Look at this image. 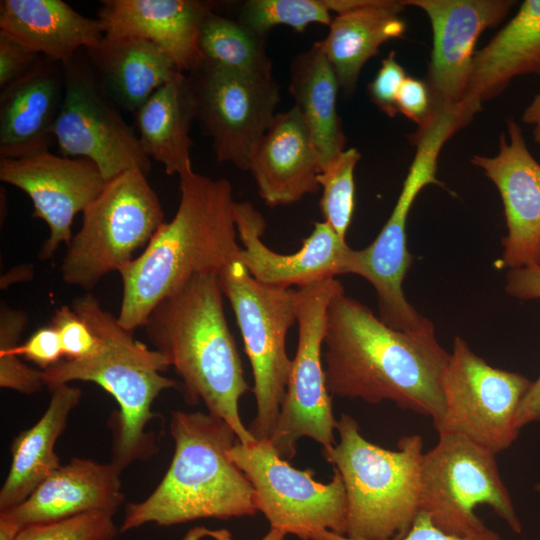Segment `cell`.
<instances>
[{"label":"cell","mask_w":540,"mask_h":540,"mask_svg":"<svg viewBox=\"0 0 540 540\" xmlns=\"http://www.w3.org/2000/svg\"><path fill=\"white\" fill-rule=\"evenodd\" d=\"M323 348L331 396L389 400L433 424L442 418L441 381L450 353L436 339L431 320L417 330H396L341 292L327 308Z\"/></svg>","instance_id":"obj_1"},{"label":"cell","mask_w":540,"mask_h":540,"mask_svg":"<svg viewBox=\"0 0 540 540\" xmlns=\"http://www.w3.org/2000/svg\"><path fill=\"white\" fill-rule=\"evenodd\" d=\"M179 189L174 217L119 271L123 293L117 319L127 330L143 327L153 308L194 276L219 275L241 250L227 179L192 171L180 177Z\"/></svg>","instance_id":"obj_2"},{"label":"cell","mask_w":540,"mask_h":540,"mask_svg":"<svg viewBox=\"0 0 540 540\" xmlns=\"http://www.w3.org/2000/svg\"><path fill=\"white\" fill-rule=\"evenodd\" d=\"M222 297L218 274L196 275L162 299L143 327L154 349L182 379L186 400L202 401L208 413L230 425L239 442L249 444L256 439L239 412L249 385Z\"/></svg>","instance_id":"obj_3"},{"label":"cell","mask_w":540,"mask_h":540,"mask_svg":"<svg viewBox=\"0 0 540 540\" xmlns=\"http://www.w3.org/2000/svg\"><path fill=\"white\" fill-rule=\"evenodd\" d=\"M170 433L175 448L166 474L145 500L126 505L120 531L258 512L251 483L230 458L238 439L228 423L210 413L174 411Z\"/></svg>","instance_id":"obj_4"},{"label":"cell","mask_w":540,"mask_h":540,"mask_svg":"<svg viewBox=\"0 0 540 540\" xmlns=\"http://www.w3.org/2000/svg\"><path fill=\"white\" fill-rule=\"evenodd\" d=\"M72 308L103 340V346L92 358L64 359L42 370L43 383L52 390L72 381L93 382L116 400L120 409L112 462L124 469L151 454L154 439L145 431L155 418L152 403L163 390L176 387L177 382L161 374L170 367L167 359L135 339L133 331L122 327L93 294L77 297Z\"/></svg>","instance_id":"obj_5"},{"label":"cell","mask_w":540,"mask_h":540,"mask_svg":"<svg viewBox=\"0 0 540 540\" xmlns=\"http://www.w3.org/2000/svg\"><path fill=\"white\" fill-rule=\"evenodd\" d=\"M336 431L339 441L322 454L344 484L345 535L364 540L405 536L420 512L422 437L404 436L397 450H389L368 441L348 414H341Z\"/></svg>","instance_id":"obj_6"},{"label":"cell","mask_w":540,"mask_h":540,"mask_svg":"<svg viewBox=\"0 0 540 540\" xmlns=\"http://www.w3.org/2000/svg\"><path fill=\"white\" fill-rule=\"evenodd\" d=\"M82 213V225L67 246L60 272L66 284L84 290L130 263L165 222L157 193L137 169L106 182Z\"/></svg>","instance_id":"obj_7"},{"label":"cell","mask_w":540,"mask_h":540,"mask_svg":"<svg viewBox=\"0 0 540 540\" xmlns=\"http://www.w3.org/2000/svg\"><path fill=\"white\" fill-rule=\"evenodd\" d=\"M461 129L457 115L441 112L429 127L408 136L416 150L394 208L375 240L351 255L348 273L363 277L374 287L379 318L396 330H417L429 320L407 301L402 289L412 262L407 248V220L421 190L430 184L442 185L436 177L440 152Z\"/></svg>","instance_id":"obj_8"},{"label":"cell","mask_w":540,"mask_h":540,"mask_svg":"<svg viewBox=\"0 0 540 540\" xmlns=\"http://www.w3.org/2000/svg\"><path fill=\"white\" fill-rule=\"evenodd\" d=\"M219 283L231 304L252 368L256 415L248 430L256 440L270 439L292 368L286 337L297 323L298 290L263 285L238 261L219 273Z\"/></svg>","instance_id":"obj_9"},{"label":"cell","mask_w":540,"mask_h":540,"mask_svg":"<svg viewBox=\"0 0 540 540\" xmlns=\"http://www.w3.org/2000/svg\"><path fill=\"white\" fill-rule=\"evenodd\" d=\"M438 435L422 459L420 511L445 533L469 537L489 529L474 512L477 505H487L520 534L522 524L500 476L496 453L458 434Z\"/></svg>","instance_id":"obj_10"},{"label":"cell","mask_w":540,"mask_h":540,"mask_svg":"<svg viewBox=\"0 0 540 540\" xmlns=\"http://www.w3.org/2000/svg\"><path fill=\"white\" fill-rule=\"evenodd\" d=\"M229 455L251 483L257 511L270 529L301 540L318 530L346 534V492L336 469L330 482L321 483L312 470L297 469L281 458L270 439L237 441Z\"/></svg>","instance_id":"obj_11"},{"label":"cell","mask_w":540,"mask_h":540,"mask_svg":"<svg viewBox=\"0 0 540 540\" xmlns=\"http://www.w3.org/2000/svg\"><path fill=\"white\" fill-rule=\"evenodd\" d=\"M298 344L270 441L287 461L296 454L297 442L308 437L323 449L337 442L332 396L326 387L322 349L327 308L331 299L344 292L336 278L298 288Z\"/></svg>","instance_id":"obj_12"},{"label":"cell","mask_w":540,"mask_h":540,"mask_svg":"<svg viewBox=\"0 0 540 540\" xmlns=\"http://www.w3.org/2000/svg\"><path fill=\"white\" fill-rule=\"evenodd\" d=\"M531 384L522 374L491 366L456 336L441 381L444 414L434 428L438 434L464 436L497 454L519 435L516 415Z\"/></svg>","instance_id":"obj_13"},{"label":"cell","mask_w":540,"mask_h":540,"mask_svg":"<svg viewBox=\"0 0 540 540\" xmlns=\"http://www.w3.org/2000/svg\"><path fill=\"white\" fill-rule=\"evenodd\" d=\"M62 65L64 96L52 131L61 155L90 160L106 182L133 169L148 175L150 158L90 62L76 55Z\"/></svg>","instance_id":"obj_14"},{"label":"cell","mask_w":540,"mask_h":540,"mask_svg":"<svg viewBox=\"0 0 540 540\" xmlns=\"http://www.w3.org/2000/svg\"><path fill=\"white\" fill-rule=\"evenodd\" d=\"M196 121L220 163L248 171L252 153L270 127L280 92L272 76L231 71L202 60L189 72Z\"/></svg>","instance_id":"obj_15"},{"label":"cell","mask_w":540,"mask_h":540,"mask_svg":"<svg viewBox=\"0 0 540 540\" xmlns=\"http://www.w3.org/2000/svg\"><path fill=\"white\" fill-rule=\"evenodd\" d=\"M0 180L24 191L32 200L33 217L49 227L38 258L51 259L61 243L70 244L74 217L102 192L106 181L85 158L55 155L48 149L19 158H0Z\"/></svg>","instance_id":"obj_16"},{"label":"cell","mask_w":540,"mask_h":540,"mask_svg":"<svg viewBox=\"0 0 540 540\" xmlns=\"http://www.w3.org/2000/svg\"><path fill=\"white\" fill-rule=\"evenodd\" d=\"M429 18L432 49L426 82L436 110L461 106L470 82L475 46L481 34L499 25L516 1L401 0Z\"/></svg>","instance_id":"obj_17"},{"label":"cell","mask_w":540,"mask_h":540,"mask_svg":"<svg viewBox=\"0 0 540 540\" xmlns=\"http://www.w3.org/2000/svg\"><path fill=\"white\" fill-rule=\"evenodd\" d=\"M507 132L508 139L500 134L496 155H473L471 163L499 191L508 229L500 263L512 270L540 266V163L513 118L507 119Z\"/></svg>","instance_id":"obj_18"},{"label":"cell","mask_w":540,"mask_h":540,"mask_svg":"<svg viewBox=\"0 0 540 540\" xmlns=\"http://www.w3.org/2000/svg\"><path fill=\"white\" fill-rule=\"evenodd\" d=\"M234 218L242 247L236 261L259 283L276 288H303L347 274L353 249L324 220L314 222L302 247L290 254L271 250L261 240L263 215L250 202H235Z\"/></svg>","instance_id":"obj_19"},{"label":"cell","mask_w":540,"mask_h":540,"mask_svg":"<svg viewBox=\"0 0 540 540\" xmlns=\"http://www.w3.org/2000/svg\"><path fill=\"white\" fill-rule=\"evenodd\" d=\"M211 6L197 0H102L104 37L147 40L168 54L181 72L201 63L198 39Z\"/></svg>","instance_id":"obj_20"},{"label":"cell","mask_w":540,"mask_h":540,"mask_svg":"<svg viewBox=\"0 0 540 540\" xmlns=\"http://www.w3.org/2000/svg\"><path fill=\"white\" fill-rule=\"evenodd\" d=\"M119 466L73 458L47 477L21 504L0 511L21 529L104 511L115 514L125 500Z\"/></svg>","instance_id":"obj_21"},{"label":"cell","mask_w":540,"mask_h":540,"mask_svg":"<svg viewBox=\"0 0 540 540\" xmlns=\"http://www.w3.org/2000/svg\"><path fill=\"white\" fill-rule=\"evenodd\" d=\"M248 171L269 206L296 203L320 188L313 138L294 105L275 115L252 153Z\"/></svg>","instance_id":"obj_22"},{"label":"cell","mask_w":540,"mask_h":540,"mask_svg":"<svg viewBox=\"0 0 540 540\" xmlns=\"http://www.w3.org/2000/svg\"><path fill=\"white\" fill-rule=\"evenodd\" d=\"M63 65L45 56L0 92V158L48 149L64 96Z\"/></svg>","instance_id":"obj_23"},{"label":"cell","mask_w":540,"mask_h":540,"mask_svg":"<svg viewBox=\"0 0 540 540\" xmlns=\"http://www.w3.org/2000/svg\"><path fill=\"white\" fill-rule=\"evenodd\" d=\"M524 75L540 77V0L523 1L512 19L475 52L461 107L474 117L483 103Z\"/></svg>","instance_id":"obj_24"},{"label":"cell","mask_w":540,"mask_h":540,"mask_svg":"<svg viewBox=\"0 0 540 540\" xmlns=\"http://www.w3.org/2000/svg\"><path fill=\"white\" fill-rule=\"evenodd\" d=\"M0 33L61 64L104 39L98 19L83 16L62 0H2Z\"/></svg>","instance_id":"obj_25"},{"label":"cell","mask_w":540,"mask_h":540,"mask_svg":"<svg viewBox=\"0 0 540 540\" xmlns=\"http://www.w3.org/2000/svg\"><path fill=\"white\" fill-rule=\"evenodd\" d=\"M89 62L112 101L134 113L179 71L172 58L140 38H106L85 49Z\"/></svg>","instance_id":"obj_26"},{"label":"cell","mask_w":540,"mask_h":540,"mask_svg":"<svg viewBox=\"0 0 540 540\" xmlns=\"http://www.w3.org/2000/svg\"><path fill=\"white\" fill-rule=\"evenodd\" d=\"M145 154L169 176L192 172L190 130L196 120L191 83L183 72L158 88L134 113Z\"/></svg>","instance_id":"obj_27"},{"label":"cell","mask_w":540,"mask_h":540,"mask_svg":"<svg viewBox=\"0 0 540 540\" xmlns=\"http://www.w3.org/2000/svg\"><path fill=\"white\" fill-rule=\"evenodd\" d=\"M405 7L401 0H369L333 18L320 44L345 93L353 92L363 66L381 45L404 35L406 23L399 14Z\"/></svg>","instance_id":"obj_28"},{"label":"cell","mask_w":540,"mask_h":540,"mask_svg":"<svg viewBox=\"0 0 540 540\" xmlns=\"http://www.w3.org/2000/svg\"><path fill=\"white\" fill-rule=\"evenodd\" d=\"M50 391V402L44 414L31 428L20 433L11 445L12 460L0 491V511L21 504L61 467L55 444L82 392L69 384Z\"/></svg>","instance_id":"obj_29"},{"label":"cell","mask_w":540,"mask_h":540,"mask_svg":"<svg viewBox=\"0 0 540 540\" xmlns=\"http://www.w3.org/2000/svg\"><path fill=\"white\" fill-rule=\"evenodd\" d=\"M339 88L320 42L292 59L289 92L311 132L320 170L345 150L346 137L336 106Z\"/></svg>","instance_id":"obj_30"},{"label":"cell","mask_w":540,"mask_h":540,"mask_svg":"<svg viewBox=\"0 0 540 540\" xmlns=\"http://www.w3.org/2000/svg\"><path fill=\"white\" fill-rule=\"evenodd\" d=\"M267 36L241 22L214 13L205 18L198 39L202 60L225 69L258 76H272L266 53Z\"/></svg>","instance_id":"obj_31"},{"label":"cell","mask_w":540,"mask_h":540,"mask_svg":"<svg viewBox=\"0 0 540 540\" xmlns=\"http://www.w3.org/2000/svg\"><path fill=\"white\" fill-rule=\"evenodd\" d=\"M360 158L358 149H345L321 168L317 178L322 188L320 208L324 221L343 239L354 211V170Z\"/></svg>","instance_id":"obj_32"},{"label":"cell","mask_w":540,"mask_h":540,"mask_svg":"<svg viewBox=\"0 0 540 540\" xmlns=\"http://www.w3.org/2000/svg\"><path fill=\"white\" fill-rule=\"evenodd\" d=\"M332 20L325 0H248L240 7L238 21L267 36L278 25L303 32L309 24L330 26Z\"/></svg>","instance_id":"obj_33"},{"label":"cell","mask_w":540,"mask_h":540,"mask_svg":"<svg viewBox=\"0 0 540 540\" xmlns=\"http://www.w3.org/2000/svg\"><path fill=\"white\" fill-rule=\"evenodd\" d=\"M28 319L23 310L11 308L4 301L1 302L0 386L24 394H33L44 386L41 371L24 364L17 352Z\"/></svg>","instance_id":"obj_34"},{"label":"cell","mask_w":540,"mask_h":540,"mask_svg":"<svg viewBox=\"0 0 540 540\" xmlns=\"http://www.w3.org/2000/svg\"><path fill=\"white\" fill-rule=\"evenodd\" d=\"M104 511L79 514L59 521L24 527L16 540H113L118 528Z\"/></svg>","instance_id":"obj_35"},{"label":"cell","mask_w":540,"mask_h":540,"mask_svg":"<svg viewBox=\"0 0 540 540\" xmlns=\"http://www.w3.org/2000/svg\"><path fill=\"white\" fill-rule=\"evenodd\" d=\"M51 325L59 334L65 360L81 361L92 358L103 346V340L72 307L57 308Z\"/></svg>","instance_id":"obj_36"},{"label":"cell","mask_w":540,"mask_h":540,"mask_svg":"<svg viewBox=\"0 0 540 540\" xmlns=\"http://www.w3.org/2000/svg\"><path fill=\"white\" fill-rule=\"evenodd\" d=\"M406 77L404 68L396 60L395 53L391 52L382 60L375 78L368 86L371 101L391 118L398 113L397 97Z\"/></svg>","instance_id":"obj_37"},{"label":"cell","mask_w":540,"mask_h":540,"mask_svg":"<svg viewBox=\"0 0 540 540\" xmlns=\"http://www.w3.org/2000/svg\"><path fill=\"white\" fill-rule=\"evenodd\" d=\"M398 113L417 124L416 130L427 128L438 115L426 82L407 76L397 97Z\"/></svg>","instance_id":"obj_38"},{"label":"cell","mask_w":540,"mask_h":540,"mask_svg":"<svg viewBox=\"0 0 540 540\" xmlns=\"http://www.w3.org/2000/svg\"><path fill=\"white\" fill-rule=\"evenodd\" d=\"M308 540H364L351 538L328 530L314 531ZM394 540H502L498 534L488 529L486 532L469 537H459L440 530L428 514L420 511L408 533Z\"/></svg>","instance_id":"obj_39"},{"label":"cell","mask_w":540,"mask_h":540,"mask_svg":"<svg viewBox=\"0 0 540 540\" xmlns=\"http://www.w3.org/2000/svg\"><path fill=\"white\" fill-rule=\"evenodd\" d=\"M17 352L43 370L57 364L63 357L59 334L51 324L37 329L18 346Z\"/></svg>","instance_id":"obj_40"},{"label":"cell","mask_w":540,"mask_h":540,"mask_svg":"<svg viewBox=\"0 0 540 540\" xmlns=\"http://www.w3.org/2000/svg\"><path fill=\"white\" fill-rule=\"evenodd\" d=\"M39 58L40 55L0 33V88L3 89L24 76Z\"/></svg>","instance_id":"obj_41"},{"label":"cell","mask_w":540,"mask_h":540,"mask_svg":"<svg viewBox=\"0 0 540 540\" xmlns=\"http://www.w3.org/2000/svg\"><path fill=\"white\" fill-rule=\"evenodd\" d=\"M505 291L519 300L540 299V266L509 270Z\"/></svg>","instance_id":"obj_42"},{"label":"cell","mask_w":540,"mask_h":540,"mask_svg":"<svg viewBox=\"0 0 540 540\" xmlns=\"http://www.w3.org/2000/svg\"><path fill=\"white\" fill-rule=\"evenodd\" d=\"M534 421H540V376L532 382L520 403L516 415V426L520 430Z\"/></svg>","instance_id":"obj_43"},{"label":"cell","mask_w":540,"mask_h":540,"mask_svg":"<svg viewBox=\"0 0 540 540\" xmlns=\"http://www.w3.org/2000/svg\"><path fill=\"white\" fill-rule=\"evenodd\" d=\"M213 537L217 540H229V533L223 534V531L209 530L204 527H196L188 531L182 540H201L204 537ZM287 535L276 529H270L268 533L260 540H284Z\"/></svg>","instance_id":"obj_44"},{"label":"cell","mask_w":540,"mask_h":540,"mask_svg":"<svg viewBox=\"0 0 540 540\" xmlns=\"http://www.w3.org/2000/svg\"><path fill=\"white\" fill-rule=\"evenodd\" d=\"M522 121L532 127L533 140L540 146V92L534 95L524 109Z\"/></svg>","instance_id":"obj_45"},{"label":"cell","mask_w":540,"mask_h":540,"mask_svg":"<svg viewBox=\"0 0 540 540\" xmlns=\"http://www.w3.org/2000/svg\"><path fill=\"white\" fill-rule=\"evenodd\" d=\"M21 530L13 521L0 515V540H16Z\"/></svg>","instance_id":"obj_46"},{"label":"cell","mask_w":540,"mask_h":540,"mask_svg":"<svg viewBox=\"0 0 540 540\" xmlns=\"http://www.w3.org/2000/svg\"><path fill=\"white\" fill-rule=\"evenodd\" d=\"M535 489L540 492V483H538L536 486H535Z\"/></svg>","instance_id":"obj_47"}]
</instances>
